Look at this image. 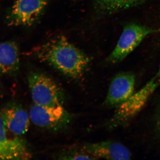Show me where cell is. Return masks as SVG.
Returning <instances> with one entry per match:
<instances>
[{
    "mask_svg": "<svg viewBox=\"0 0 160 160\" xmlns=\"http://www.w3.org/2000/svg\"><path fill=\"white\" fill-rule=\"evenodd\" d=\"M83 149L96 159L129 160L131 153L129 149L122 143L113 141L85 144Z\"/></svg>",
    "mask_w": 160,
    "mask_h": 160,
    "instance_id": "cell-10",
    "label": "cell"
},
{
    "mask_svg": "<svg viewBox=\"0 0 160 160\" xmlns=\"http://www.w3.org/2000/svg\"><path fill=\"white\" fill-rule=\"evenodd\" d=\"M135 76L130 72H120L112 80L104 105L118 108L129 100L134 93Z\"/></svg>",
    "mask_w": 160,
    "mask_h": 160,
    "instance_id": "cell-7",
    "label": "cell"
},
{
    "mask_svg": "<svg viewBox=\"0 0 160 160\" xmlns=\"http://www.w3.org/2000/svg\"><path fill=\"white\" fill-rule=\"evenodd\" d=\"M31 54L71 78L82 77L90 62V58L60 36L36 47Z\"/></svg>",
    "mask_w": 160,
    "mask_h": 160,
    "instance_id": "cell-1",
    "label": "cell"
},
{
    "mask_svg": "<svg viewBox=\"0 0 160 160\" xmlns=\"http://www.w3.org/2000/svg\"><path fill=\"white\" fill-rule=\"evenodd\" d=\"M157 31V29L135 23L126 25L116 46L106 61L111 64L120 62L132 52L146 37Z\"/></svg>",
    "mask_w": 160,
    "mask_h": 160,
    "instance_id": "cell-5",
    "label": "cell"
},
{
    "mask_svg": "<svg viewBox=\"0 0 160 160\" xmlns=\"http://www.w3.org/2000/svg\"><path fill=\"white\" fill-rule=\"evenodd\" d=\"M20 68L18 46L12 41L0 42V76L14 75Z\"/></svg>",
    "mask_w": 160,
    "mask_h": 160,
    "instance_id": "cell-11",
    "label": "cell"
},
{
    "mask_svg": "<svg viewBox=\"0 0 160 160\" xmlns=\"http://www.w3.org/2000/svg\"><path fill=\"white\" fill-rule=\"evenodd\" d=\"M160 86V66L158 70L149 82L129 100L117 108L114 116L109 121L110 129L128 122L141 111L149 98Z\"/></svg>",
    "mask_w": 160,
    "mask_h": 160,
    "instance_id": "cell-2",
    "label": "cell"
},
{
    "mask_svg": "<svg viewBox=\"0 0 160 160\" xmlns=\"http://www.w3.org/2000/svg\"><path fill=\"white\" fill-rule=\"evenodd\" d=\"M157 126L158 131H159L160 134V108L158 112L157 119Z\"/></svg>",
    "mask_w": 160,
    "mask_h": 160,
    "instance_id": "cell-14",
    "label": "cell"
},
{
    "mask_svg": "<svg viewBox=\"0 0 160 160\" xmlns=\"http://www.w3.org/2000/svg\"><path fill=\"white\" fill-rule=\"evenodd\" d=\"M50 0H16L7 17L10 26H29L38 20Z\"/></svg>",
    "mask_w": 160,
    "mask_h": 160,
    "instance_id": "cell-6",
    "label": "cell"
},
{
    "mask_svg": "<svg viewBox=\"0 0 160 160\" xmlns=\"http://www.w3.org/2000/svg\"><path fill=\"white\" fill-rule=\"evenodd\" d=\"M57 158L60 160H94V157L87 152L82 147L80 149L71 148L58 153Z\"/></svg>",
    "mask_w": 160,
    "mask_h": 160,
    "instance_id": "cell-13",
    "label": "cell"
},
{
    "mask_svg": "<svg viewBox=\"0 0 160 160\" xmlns=\"http://www.w3.org/2000/svg\"><path fill=\"white\" fill-rule=\"evenodd\" d=\"M0 114V160H29L32 155L26 141L19 136L9 135Z\"/></svg>",
    "mask_w": 160,
    "mask_h": 160,
    "instance_id": "cell-8",
    "label": "cell"
},
{
    "mask_svg": "<svg viewBox=\"0 0 160 160\" xmlns=\"http://www.w3.org/2000/svg\"><path fill=\"white\" fill-rule=\"evenodd\" d=\"M30 121L42 129L59 132L66 130L73 119V115L62 106H44L32 105L29 112Z\"/></svg>",
    "mask_w": 160,
    "mask_h": 160,
    "instance_id": "cell-4",
    "label": "cell"
},
{
    "mask_svg": "<svg viewBox=\"0 0 160 160\" xmlns=\"http://www.w3.org/2000/svg\"><path fill=\"white\" fill-rule=\"evenodd\" d=\"M146 0H93L94 9L100 15L111 14L129 9Z\"/></svg>",
    "mask_w": 160,
    "mask_h": 160,
    "instance_id": "cell-12",
    "label": "cell"
},
{
    "mask_svg": "<svg viewBox=\"0 0 160 160\" xmlns=\"http://www.w3.org/2000/svg\"><path fill=\"white\" fill-rule=\"evenodd\" d=\"M27 79L34 104L44 106H62L64 92L51 78L43 72L32 71Z\"/></svg>",
    "mask_w": 160,
    "mask_h": 160,
    "instance_id": "cell-3",
    "label": "cell"
},
{
    "mask_svg": "<svg viewBox=\"0 0 160 160\" xmlns=\"http://www.w3.org/2000/svg\"><path fill=\"white\" fill-rule=\"evenodd\" d=\"M8 131L16 136L25 134L29 129L30 118L29 113L18 103H9L0 111Z\"/></svg>",
    "mask_w": 160,
    "mask_h": 160,
    "instance_id": "cell-9",
    "label": "cell"
}]
</instances>
